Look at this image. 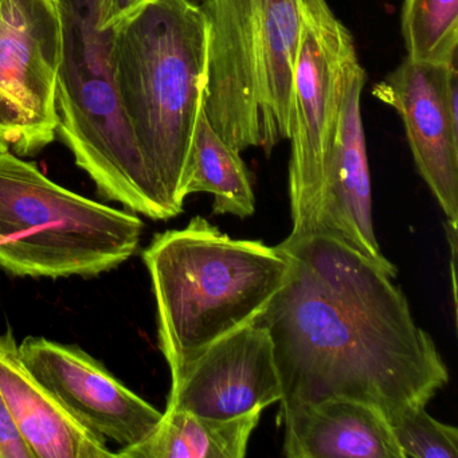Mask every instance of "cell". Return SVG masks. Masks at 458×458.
I'll return each mask as SVG.
<instances>
[{
	"mask_svg": "<svg viewBox=\"0 0 458 458\" xmlns=\"http://www.w3.org/2000/svg\"><path fill=\"white\" fill-rule=\"evenodd\" d=\"M278 248L289 273L254 320L272 339L281 407L350 398L388 420L447 385L436 343L382 267L327 234L288 237Z\"/></svg>",
	"mask_w": 458,
	"mask_h": 458,
	"instance_id": "6da1fadb",
	"label": "cell"
},
{
	"mask_svg": "<svg viewBox=\"0 0 458 458\" xmlns=\"http://www.w3.org/2000/svg\"><path fill=\"white\" fill-rule=\"evenodd\" d=\"M114 29V79L147 170L170 213L183 211L208 81V21L189 0H151Z\"/></svg>",
	"mask_w": 458,
	"mask_h": 458,
	"instance_id": "7a4b0ae2",
	"label": "cell"
},
{
	"mask_svg": "<svg viewBox=\"0 0 458 458\" xmlns=\"http://www.w3.org/2000/svg\"><path fill=\"white\" fill-rule=\"evenodd\" d=\"M143 259L171 377L208 345L253 321L289 273L288 256L278 245L234 240L203 216L155 235Z\"/></svg>",
	"mask_w": 458,
	"mask_h": 458,
	"instance_id": "3957f363",
	"label": "cell"
},
{
	"mask_svg": "<svg viewBox=\"0 0 458 458\" xmlns=\"http://www.w3.org/2000/svg\"><path fill=\"white\" fill-rule=\"evenodd\" d=\"M103 0H60L64 55L57 80L61 140L106 199L157 221L171 216L147 170L114 79V29Z\"/></svg>",
	"mask_w": 458,
	"mask_h": 458,
	"instance_id": "277c9868",
	"label": "cell"
},
{
	"mask_svg": "<svg viewBox=\"0 0 458 458\" xmlns=\"http://www.w3.org/2000/svg\"><path fill=\"white\" fill-rule=\"evenodd\" d=\"M144 224L0 152V267L18 277H95L138 251Z\"/></svg>",
	"mask_w": 458,
	"mask_h": 458,
	"instance_id": "5b68a950",
	"label": "cell"
},
{
	"mask_svg": "<svg viewBox=\"0 0 458 458\" xmlns=\"http://www.w3.org/2000/svg\"><path fill=\"white\" fill-rule=\"evenodd\" d=\"M301 33L292 85L289 237L320 234L345 76L356 57L350 30L327 0H299Z\"/></svg>",
	"mask_w": 458,
	"mask_h": 458,
	"instance_id": "8992f818",
	"label": "cell"
},
{
	"mask_svg": "<svg viewBox=\"0 0 458 458\" xmlns=\"http://www.w3.org/2000/svg\"><path fill=\"white\" fill-rule=\"evenodd\" d=\"M63 55L60 0H0V152L30 157L55 141Z\"/></svg>",
	"mask_w": 458,
	"mask_h": 458,
	"instance_id": "52a82bcc",
	"label": "cell"
},
{
	"mask_svg": "<svg viewBox=\"0 0 458 458\" xmlns=\"http://www.w3.org/2000/svg\"><path fill=\"white\" fill-rule=\"evenodd\" d=\"M208 81L203 111L237 151L265 149L261 0H206Z\"/></svg>",
	"mask_w": 458,
	"mask_h": 458,
	"instance_id": "ba28073f",
	"label": "cell"
},
{
	"mask_svg": "<svg viewBox=\"0 0 458 458\" xmlns=\"http://www.w3.org/2000/svg\"><path fill=\"white\" fill-rule=\"evenodd\" d=\"M372 93L398 112L418 173L447 219L458 221L457 58L442 65L406 57Z\"/></svg>",
	"mask_w": 458,
	"mask_h": 458,
	"instance_id": "9c48e42d",
	"label": "cell"
},
{
	"mask_svg": "<svg viewBox=\"0 0 458 458\" xmlns=\"http://www.w3.org/2000/svg\"><path fill=\"white\" fill-rule=\"evenodd\" d=\"M283 399L273 343L256 320L216 340L171 377L167 410L233 420Z\"/></svg>",
	"mask_w": 458,
	"mask_h": 458,
	"instance_id": "30bf717a",
	"label": "cell"
},
{
	"mask_svg": "<svg viewBox=\"0 0 458 458\" xmlns=\"http://www.w3.org/2000/svg\"><path fill=\"white\" fill-rule=\"evenodd\" d=\"M18 350L29 371L74 418L122 449L143 441L159 425L162 411L79 345L30 336Z\"/></svg>",
	"mask_w": 458,
	"mask_h": 458,
	"instance_id": "8fae6325",
	"label": "cell"
},
{
	"mask_svg": "<svg viewBox=\"0 0 458 458\" xmlns=\"http://www.w3.org/2000/svg\"><path fill=\"white\" fill-rule=\"evenodd\" d=\"M364 82L366 72L356 55L345 76L320 234L343 241L395 278V265L383 256L372 224L371 181L360 106Z\"/></svg>",
	"mask_w": 458,
	"mask_h": 458,
	"instance_id": "7c38bea8",
	"label": "cell"
},
{
	"mask_svg": "<svg viewBox=\"0 0 458 458\" xmlns=\"http://www.w3.org/2000/svg\"><path fill=\"white\" fill-rule=\"evenodd\" d=\"M0 396L34 458L117 457L29 371L10 331L0 335Z\"/></svg>",
	"mask_w": 458,
	"mask_h": 458,
	"instance_id": "4fadbf2b",
	"label": "cell"
},
{
	"mask_svg": "<svg viewBox=\"0 0 458 458\" xmlns=\"http://www.w3.org/2000/svg\"><path fill=\"white\" fill-rule=\"evenodd\" d=\"M289 458H404L382 410L350 398L281 407Z\"/></svg>",
	"mask_w": 458,
	"mask_h": 458,
	"instance_id": "5bb4252c",
	"label": "cell"
},
{
	"mask_svg": "<svg viewBox=\"0 0 458 458\" xmlns=\"http://www.w3.org/2000/svg\"><path fill=\"white\" fill-rule=\"evenodd\" d=\"M261 411L233 420L200 417L167 410L155 430L139 444L123 447L127 458H243Z\"/></svg>",
	"mask_w": 458,
	"mask_h": 458,
	"instance_id": "9a60e30c",
	"label": "cell"
},
{
	"mask_svg": "<svg viewBox=\"0 0 458 458\" xmlns=\"http://www.w3.org/2000/svg\"><path fill=\"white\" fill-rule=\"evenodd\" d=\"M265 151L289 139L292 85L301 33L299 0H261Z\"/></svg>",
	"mask_w": 458,
	"mask_h": 458,
	"instance_id": "2e32d148",
	"label": "cell"
},
{
	"mask_svg": "<svg viewBox=\"0 0 458 458\" xmlns=\"http://www.w3.org/2000/svg\"><path fill=\"white\" fill-rule=\"evenodd\" d=\"M240 154L216 132L202 111L192 140L187 195L213 194V211L216 216L232 214L240 218L253 216L256 198L248 168Z\"/></svg>",
	"mask_w": 458,
	"mask_h": 458,
	"instance_id": "e0dca14e",
	"label": "cell"
},
{
	"mask_svg": "<svg viewBox=\"0 0 458 458\" xmlns=\"http://www.w3.org/2000/svg\"><path fill=\"white\" fill-rule=\"evenodd\" d=\"M401 28L410 60L447 65L458 58V0H404Z\"/></svg>",
	"mask_w": 458,
	"mask_h": 458,
	"instance_id": "ac0fdd59",
	"label": "cell"
},
{
	"mask_svg": "<svg viewBox=\"0 0 458 458\" xmlns=\"http://www.w3.org/2000/svg\"><path fill=\"white\" fill-rule=\"evenodd\" d=\"M404 458H457L458 430L426 411V406L407 407L387 420Z\"/></svg>",
	"mask_w": 458,
	"mask_h": 458,
	"instance_id": "d6986e66",
	"label": "cell"
},
{
	"mask_svg": "<svg viewBox=\"0 0 458 458\" xmlns=\"http://www.w3.org/2000/svg\"><path fill=\"white\" fill-rule=\"evenodd\" d=\"M0 458H34L15 428L4 399L0 396Z\"/></svg>",
	"mask_w": 458,
	"mask_h": 458,
	"instance_id": "ffe728a7",
	"label": "cell"
},
{
	"mask_svg": "<svg viewBox=\"0 0 458 458\" xmlns=\"http://www.w3.org/2000/svg\"><path fill=\"white\" fill-rule=\"evenodd\" d=\"M151 0H103L101 2V26L116 28L128 18L143 9Z\"/></svg>",
	"mask_w": 458,
	"mask_h": 458,
	"instance_id": "44dd1931",
	"label": "cell"
},
{
	"mask_svg": "<svg viewBox=\"0 0 458 458\" xmlns=\"http://www.w3.org/2000/svg\"><path fill=\"white\" fill-rule=\"evenodd\" d=\"M189 2H191V4H199V6H202L203 4H205L206 0H189Z\"/></svg>",
	"mask_w": 458,
	"mask_h": 458,
	"instance_id": "7402d4cb",
	"label": "cell"
}]
</instances>
